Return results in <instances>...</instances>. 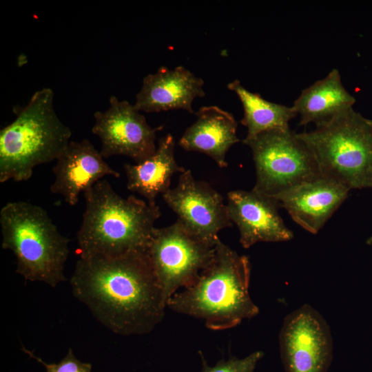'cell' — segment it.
Masks as SVG:
<instances>
[{"label":"cell","mask_w":372,"mask_h":372,"mask_svg":"<svg viewBox=\"0 0 372 372\" xmlns=\"http://www.w3.org/2000/svg\"><path fill=\"white\" fill-rule=\"evenodd\" d=\"M70 283L74 296L116 334L148 333L163 318L167 302L147 252L79 258Z\"/></svg>","instance_id":"6da1fadb"},{"label":"cell","mask_w":372,"mask_h":372,"mask_svg":"<svg viewBox=\"0 0 372 372\" xmlns=\"http://www.w3.org/2000/svg\"><path fill=\"white\" fill-rule=\"evenodd\" d=\"M252 152L256 191L276 198L290 188L320 176L304 143L289 127L262 132L242 141Z\"/></svg>","instance_id":"52a82bcc"},{"label":"cell","mask_w":372,"mask_h":372,"mask_svg":"<svg viewBox=\"0 0 372 372\" xmlns=\"http://www.w3.org/2000/svg\"><path fill=\"white\" fill-rule=\"evenodd\" d=\"M93 134L101 143L104 158L124 155L139 163L156 152V133L162 126L153 128L134 105L115 96L110 98V107L94 114Z\"/></svg>","instance_id":"8fae6325"},{"label":"cell","mask_w":372,"mask_h":372,"mask_svg":"<svg viewBox=\"0 0 372 372\" xmlns=\"http://www.w3.org/2000/svg\"><path fill=\"white\" fill-rule=\"evenodd\" d=\"M349 191L342 184L320 175L275 198L298 225L316 234L345 200Z\"/></svg>","instance_id":"4fadbf2b"},{"label":"cell","mask_w":372,"mask_h":372,"mask_svg":"<svg viewBox=\"0 0 372 372\" xmlns=\"http://www.w3.org/2000/svg\"><path fill=\"white\" fill-rule=\"evenodd\" d=\"M85 207L77 233L80 258L147 252L159 207L134 196L123 198L106 180L83 193Z\"/></svg>","instance_id":"7a4b0ae2"},{"label":"cell","mask_w":372,"mask_h":372,"mask_svg":"<svg viewBox=\"0 0 372 372\" xmlns=\"http://www.w3.org/2000/svg\"><path fill=\"white\" fill-rule=\"evenodd\" d=\"M175 141L172 134L161 137L156 152L144 161L124 165L127 188L143 196L156 205V198L170 189L171 178L175 173L186 169L178 165L174 156Z\"/></svg>","instance_id":"e0dca14e"},{"label":"cell","mask_w":372,"mask_h":372,"mask_svg":"<svg viewBox=\"0 0 372 372\" xmlns=\"http://www.w3.org/2000/svg\"><path fill=\"white\" fill-rule=\"evenodd\" d=\"M355 99L344 88L338 70L333 69L326 77L301 92L293 108L300 116V125L314 123L319 125L353 107Z\"/></svg>","instance_id":"ac0fdd59"},{"label":"cell","mask_w":372,"mask_h":372,"mask_svg":"<svg viewBox=\"0 0 372 372\" xmlns=\"http://www.w3.org/2000/svg\"><path fill=\"white\" fill-rule=\"evenodd\" d=\"M203 85L201 78L181 65L172 70L161 66L144 77L134 105L147 113L185 110L192 114L194 100L205 95Z\"/></svg>","instance_id":"9a60e30c"},{"label":"cell","mask_w":372,"mask_h":372,"mask_svg":"<svg viewBox=\"0 0 372 372\" xmlns=\"http://www.w3.org/2000/svg\"><path fill=\"white\" fill-rule=\"evenodd\" d=\"M214 253L215 247L192 236L178 220L155 228L147 254L167 303L179 288L196 282Z\"/></svg>","instance_id":"ba28073f"},{"label":"cell","mask_w":372,"mask_h":372,"mask_svg":"<svg viewBox=\"0 0 372 372\" xmlns=\"http://www.w3.org/2000/svg\"><path fill=\"white\" fill-rule=\"evenodd\" d=\"M227 87L236 94L243 106L240 123L247 129L243 141L266 131L289 128V121L298 115L293 107L267 101L260 94L247 90L238 79L228 83Z\"/></svg>","instance_id":"d6986e66"},{"label":"cell","mask_w":372,"mask_h":372,"mask_svg":"<svg viewBox=\"0 0 372 372\" xmlns=\"http://www.w3.org/2000/svg\"><path fill=\"white\" fill-rule=\"evenodd\" d=\"M199 355L202 360L200 372H254L257 363L264 353L261 351H256L243 358L231 357L228 360L222 359L213 366L207 364L201 351H199Z\"/></svg>","instance_id":"ffe728a7"},{"label":"cell","mask_w":372,"mask_h":372,"mask_svg":"<svg viewBox=\"0 0 372 372\" xmlns=\"http://www.w3.org/2000/svg\"><path fill=\"white\" fill-rule=\"evenodd\" d=\"M297 135L311 152L321 176L350 190L372 188V120L350 107L314 130Z\"/></svg>","instance_id":"8992f818"},{"label":"cell","mask_w":372,"mask_h":372,"mask_svg":"<svg viewBox=\"0 0 372 372\" xmlns=\"http://www.w3.org/2000/svg\"><path fill=\"white\" fill-rule=\"evenodd\" d=\"M279 343L286 372H327L333 358L331 330L322 316L309 304L286 316Z\"/></svg>","instance_id":"9c48e42d"},{"label":"cell","mask_w":372,"mask_h":372,"mask_svg":"<svg viewBox=\"0 0 372 372\" xmlns=\"http://www.w3.org/2000/svg\"><path fill=\"white\" fill-rule=\"evenodd\" d=\"M229 218L240 233V243L248 249L259 242H284L293 233L279 214V202L252 189L228 192L226 204Z\"/></svg>","instance_id":"7c38bea8"},{"label":"cell","mask_w":372,"mask_h":372,"mask_svg":"<svg viewBox=\"0 0 372 372\" xmlns=\"http://www.w3.org/2000/svg\"><path fill=\"white\" fill-rule=\"evenodd\" d=\"M251 265L220 240L210 264L196 282L174 293L167 307L172 311L203 320L211 330L234 327L259 313L249 291Z\"/></svg>","instance_id":"3957f363"},{"label":"cell","mask_w":372,"mask_h":372,"mask_svg":"<svg viewBox=\"0 0 372 372\" xmlns=\"http://www.w3.org/2000/svg\"><path fill=\"white\" fill-rule=\"evenodd\" d=\"M196 116V121L185 130L178 145L187 152L205 154L220 167H226L227 152L240 141L234 116L216 105L201 107Z\"/></svg>","instance_id":"2e32d148"},{"label":"cell","mask_w":372,"mask_h":372,"mask_svg":"<svg viewBox=\"0 0 372 372\" xmlns=\"http://www.w3.org/2000/svg\"><path fill=\"white\" fill-rule=\"evenodd\" d=\"M161 196L177 215L176 220L210 247L220 240L219 231L232 225L221 194L207 183L196 180L189 169L180 174L174 188Z\"/></svg>","instance_id":"30bf717a"},{"label":"cell","mask_w":372,"mask_h":372,"mask_svg":"<svg viewBox=\"0 0 372 372\" xmlns=\"http://www.w3.org/2000/svg\"><path fill=\"white\" fill-rule=\"evenodd\" d=\"M22 351L29 357L42 364L45 366L46 372H92V364L82 362L78 360L71 348L68 349L66 355L59 362L51 364L45 362L36 356L32 351L28 350L24 347H22Z\"/></svg>","instance_id":"44dd1931"},{"label":"cell","mask_w":372,"mask_h":372,"mask_svg":"<svg viewBox=\"0 0 372 372\" xmlns=\"http://www.w3.org/2000/svg\"><path fill=\"white\" fill-rule=\"evenodd\" d=\"M54 92L43 87L15 108V120L0 131V183L30 179L34 168L56 160L71 137L54 108Z\"/></svg>","instance_id":"277c9868"},{"label":"cell","mask_w":372,"mask_h":372,"mask_svg":"<svg viewBox=\"0 0 372 372\" xmlns=\"http://www.w3.org/2000/svg\"><path fill=\"white\" fill-rule=\"evenodd\" d=\"M54 180L50 192L59 194L71 206L76 205L81 192L105 176L120 177L87 139L71 141L52 168Z\"/></svg>","instance_id":"5bb4252c"},{"label":"cell","mask_w":372,"mask_h":372,"mask_svg":"<svg viewBox=\"0 0 372 372\" xmlns=\"http://www.w3.org/2000/svg\"><path fill=\"white\" fill-rule=\"evenodd\" d=\"M0 225L1 247L16 256L17 273L52 287L66 280L70 240L43 208L26 201L8 203L0 211Z\"/></svg>","instance_id":"5b68a950"}]
</instances>
